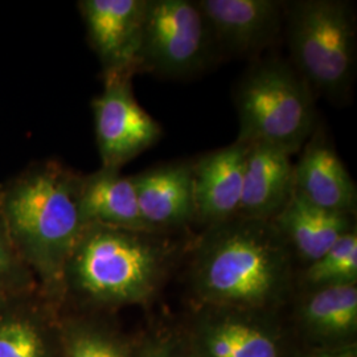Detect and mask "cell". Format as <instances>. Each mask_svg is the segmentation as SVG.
<instances>
[{"instance_id":"cell-20","label":"cell","mask_w":357,"mask_h":357,"mask_svg":"<svg viewBox=\"0 0 357 357\" xmlns=\"http://www.w3.org/2000/svg\"><path fill=\"white\" fill-rule=\"evenodd\" d=\"M302 283L308 289L357 283V231L351 230L328 252L307 265Z\"/></svg>"},{"instance_id":"cell-21","label":"cell","mask_w":357,"mask_h":357,"mask_svg":"<svg viewBox=\"0 0 357 357\" xmlns=\"http://www.w3.org/2000/svg\"><path fill=\"white\" fill-rule=\"evenodd\" d=\"M38 289V281L17 253L0 213V298Z\"/></svg>"},{"instance_id":"cell-3","label":"cell","mask_w":357,"mask_h":357,"mask_svg":"<svg viewBox=\"0 0 357 357\" xmlns=\"http://www.w3.org/2000/svg\"><path fill=\"white\" fill-rule=\"evenodd\" d=\"M176 250L162 234L86 225L65 266L63 306L72 301L97 312L150 303Z\"/></svg>"},{"instance_id":"cell-14","label":"cell","mask_w":357,"mask_h":357,"mask_svg":"<svg viewBox=\"0 0 357 357\" xmlns=\"http://www.w3.org/2000/svg\"><path fill=\"white\" fill-rule=\"evenodd\" d=\"M131 178L143 222L150 233L163 234L195 221L191 162L153 167Z\"/></svg>"},{"instance_id":"cell-19","label":"cell","mask_w":357,"mask_h":357,"mask_svg":"<svg viewBox=\"0 0 357 357\" xmlns=\"http://www.w3.org/2000/svg\"><path fill=\"white\" fill-rule=\"evenodd\" d=\"M63 357H138L141 342L130 339L96 312H60Z\"/></svg>"},{"instance_id":"cell-22","label":"cell","mask_w":357,"mask_h":357,"mask_svg":"<svg viewBox=\"0 0 357 357\" xmlns=\"http://www.w3.org/2000/svg\"><path fill=\"white\" fill-rule=\"evenodd\" d=\"M138 357H193L183 333L163 332L141 340Z\"/></svg>"},{"instance_id":"cell-16","label":"cell","mask_w":357,"mask_h":357,"mask_svg":"<svg viewBox=\"0 0 357 357\" xmlns=\"http://www.w3.org/2000/svg\"><path fill=\"white\" fill-rule=\"evenodd\" d=\"M296 323L315 348L355 344L357 283L308 289L296 307Z\"/></svg>"},{"instance_id":"cell-9","label":"cell","mask_w":357,"mask_h":357,"mask_svg":"<svg viewBox=\"0 0 357 357\" xmlns=\"http://www.w3.org/2000/svg\"><path fill=\"white\" fill-rule=\"evenodd\" d=\"M77 6L103 77L138 73L147 0H79Z\"/></svg>"},{"instance_id":"cell-10","label":"cell","mask_w":357,"mask_h":357,"mask_svg":"<svg viewBox=\"0 0 357 357\" xmlns=\"http://www.w3.org/2000/svg\"><path fill=\"white\" fill-rule=\"evenodd\" d=\"M218 48L255 56L270 47L284 24L281 0H197Z\"/></svg>"},{"instance_id":"cell-23","label":"cell","mask_w":357,"mask_h":357,"mask_svg":"<svg viewBox=\"0 0 357 357\" xmlns=\"http://www.w3.org/2000/svg\"><path fill=\"white\" fill-rule=\"evenodd\" d=\"M299 357H357L356 343L331 348H314Z\"/></svg>"},{"instance_id":"cell-7","label":"cell","mask_w":357,"mask_h":357,"mask_svg":"<svg viewBox=\"0 0 357 357\" xmlns=\"http://www.w3.org/2000/svg\"><path fill=\"white\" fill-rule=\"evenodd\" d=\"M277 311L197 306L183 332L193 357H284Z\"/></svg>"},{"instance_id":"cell-12","label":"cell","mask_w":357,"mask_h":357,"mask_svg":"<svg viewBox=\"0 0 357 357\" xmlns=\"http://www.w3.org/2000/svg\"><path fill=\"white\" fill-rule=\"evenodd\" d=\"M301 151L294 165V193L321 209L355 216L356 184L319 123Z\"/></svg>"},{"instance_id":"cell-13","label":"cell","mask_w":357,"mask_h":357,"mask_svg":"<svg viewBox=\"0 0 357 357\" xmlns=\"http://www.w3.org/2000/svg\"><path fill=\"white\" fill-rule=\"evenodd\" d=\"M246 153L236 141L192 163L195 221L208 228L238 216Z\"/></svg>"},{"instance_id":"cell-11","label":"cell","mask_w":357,"mask_h":357,"mask_svg":"<svg viewBox=\"0 0 357 357\" xmlns=\"http://www.w3.org/2000/svg\"><path fill=\"white\" fill-rule=\"evenodd\" d=\"M60 312L40 289L0 298V357H63Z\"/></svg>"},{"instance_id":"cell-5","label":"cell","mask_w":357,"mask_h":357,"mask_svg":"<svg viewBox=\"0 0 357 357\" xmlns=\"http://www.w3.org/2000/svg\"><path fill=\"white\" fill-rule=\"evenodd\" d=\"M234 105L238 142L299 153L318 126L315 94L293 65L268 59L252 65L238 81Z\"/></svg>"},{"instance_id":"cell-18","label":"cell","mask_w":357,"mask_h":357,"mask_svg":"<svg viewBox=\"0 0 357 357\" xmlns=\"http://www.w3.org/2000/svg\"><path fill=\"white\" fill-rule=\"evenodd\" d=\"M354 217L310 204L293 192L291 199L273 220L293 255L310 265L328 252L351 230Z\"/></svg>"},{"instance_id":"cell-4","label":"cell","mask_w":357,"mask_h":357,"mask_svg":"<svg viewBox=\"0 0 357 357\" xmlns=\"http://www.w3.org/2000/svg\"><path fill=\"white\" fill-rule=\"evenodd\" d=\"M291 65L314 91L343 101L357 64L355 7L344 0L286 1L284 24Z\"/></svg>"},{"instance_id":"cell-15","label":"cell","mask_w":357,"mask_h":357,"mask_svg":"<svg viewBox=\"0 0 357 357\" xmlns=\"http://www.w3.org/2000/svg\"><path fill=\"white\" fill-rule=\"evenodd\" d=\"M293 192L291 155L268 144H248L237 217L273 221Z\"/></svg>"},{"instance_id":"cell-17","label":"cell","mask_w":357,"mask_h":357,"mask_svg":"<svg viewBox=\"0 0 357 357\" xmlns=\"http://www.w3.org/2000/svg\"><path fill=\"white\" fill-rule=\"evenodd\" d=\"M78 203L85 225L97 224L150 233L141 216L131 176L121 169L103 168L79 176Z\"/></svg>"},{"instance_id":"cell-2","label":"cell","mask_w":357,"mask_h":357,"mask_svg":"<svg viewBox=\"0 0 357 357\" xmlns=\"http://www.w3.org/2000/svg\"><path fill=\"white\" fill-rule=\"evenodd\" d=\"M79 175L54 160L26 167L0 184V213L40 291L63 307L66 262L85 229Z\"/></svg>"},{"instance_id":"cell-1","label":"cell","mask_w":357,"mask_h":357,"mask_svg":"<svg viewBox=\"0 0 357 357\" xmlns=\"http://www.w3.org/2000/svg\"><path fill=\"white\" fill-rule=\"evenodd\" d=\"M191 286L197 306L278 311L293 293V253L273 221L234 217L200 237Z\"/></svg>"},{"instance_id":"cell-6","label":"cell","mask_w":357,"mask_h":357,"mask_svg":"<svg viewBox=\"0 0 357 357\" xmlns=\"http://www.w3.org/2000/svg\"><path fill=\"white\" fill-rule=\"evenodd\" d=\"M215 40L193 0H147L138 72L184 78L209 63Z\"/></svg>"},{"instance_id":"cell-8","label":"cell","mask_w":357,"mask_h":357,"mask_svg":"<svg viewBox=\"0 0 357 357\" xmlns=\"http://www.w3.org/2000/svg\"><path fill=\"white\" fill-rule=\"evenodd\" d=\"M91 109L103 168L121 169L162 137L160 125L135 100L131 77H103Z\"/></svg>"}]
</instances>
